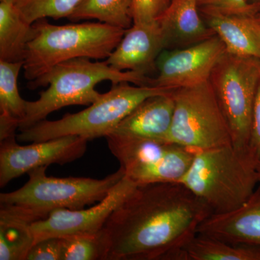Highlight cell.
Masks as SVG:
<instances>
[{
  "instance_id": "1",
  "label": "cell",
  "mask_w": 260,
  "mask_h": 260,
  "mask_svg": "<svg viewBox=\"0 0 260 260\" xmlns=\"http://www.w3.org/2000/svg\"><path fill=\"white\" fill-rule=\"evenodd\" d=\"M211 215L181 183L138 186L104 225L107 260H184V248Z\"/></svg>"
},
{
  "instance_id": "2",
  "label": "cell",
  "mask_w": 260,
  "mask_h": 260,
  "mask_svg": "<svg viewBox=\"0 0 260 260\" xmlns=\"http://www.w3.org/2000/svg\"><path fill=\"white\" fill-rule=\"evenodd\" d=\"M110 80L113 84L133 83L152 86V78L133 71H119L107 61H92L89 58H76L61 62L39 78L28 81V88L35 90L49 88L41 92L35 102H26V114L19 125L20 132L28 129L48 115L69 106H90L102 93L95 90L97 84Z\"/></svg>"
},
{
  "instance_id": "3",
  "label": "cell",
  "mask_w": 260,
  "mask_h": 260,
  "mask_svg": "<svg viewBox=\"0 0 260 260\" xmlns=\"http://www.w3.org/2000/svg\"><path fill=\"white\" fill-rule=\"evenodd\" d=\"M179 183L209 208L212 215L242 207L259 184L257 162L232 144L198 152Z\"/></svg>"
},
{
  "instance_id": "4",
  "label": "cell",
  "mask_w": 260,
  "mask_h": 260,
  "mask_svg": "<svg viewBox=\"0 0 260 260\" xmlns=\"http://www.w3.org/2000/svg\"><path fill=\"white\" fill-rule=\"evenodd\" d=\"M47 167L28 173L29 180L17 190L0 194V213L32 224L58 209L81 210L97 204L124 177L122 169L102 179L48 177Z\"/></svg>"
},
{
  "instance_id": "5",
  "label": "cell",
  "mask_w": 260,
  "mask_h": 260,
  "mask_svg": "<svg viewBox=\"0 0 260 260\" xmlns=\"http://www.w3.org/2000/svg\"><path fill=\"white\" fill-rule=\"evenodd\" d=\"M34 36L24 60V76L30 81L64 61L76 58L107 59L126 30L101 23L52 25L43 18L32 23Z\"/></svg>"
},
{
  "instance_id": "6",
  "label": "cell",
  "mask_w": 260,
  "mask_h": 260,
  "mask_svg": "<svg viewBox=\"0 0 260 260\" xmlns=\"http://www.w3.org/2000/svg\"><path fill=\"white\" fill-rule=\"evenodd\" d=\"M171 90L149 85H131L126 82L113 84L109 92L81 112L65 114L59 120L39 121L20 132L17 140L37 143L69 135L88 140L106 138L147 98Z\"/></svg>"
},
{
  "instance_id": "7",
  "label": "cell",
  "mask_w": 260,
  "mask_h": 260,
  "mask_svg": "<svg viewBox=\"0 0 260 260\" xmlns=\"http://www.w3.org/2000/svg\"><path fill=\"white\" fill-rule=\"evenodd\" d=\"M258 61L225 51L208 80L230 130L233 146L243 151H249L253 112L260 81Z\"/></svg>"
},
{
  "instance_id": "8",
  "label": "cell",
  "mask_w": 260,
  "mask_h": 260,
  "mask_svg": "<svg viewBox=\"0 0 260 260\" xmlns=\"http://www.w3.org/2000/svg\"><path fill=\"white\" fill-rule=\"evenodd\" d=\"M168 142L194 153L232 144L230 130L209 81L174 89Z\"/></svg>"
},
{
  "instance_id": "9",
  "label": "cell",
  "mask_w": 260,
  "mask_h": 260,
  "mask_svg": "<svg viewBox=\"0 0 260 260\" xmlns=\"http://www.w3.org/2000/svg\"><path fill=\"white\" fill-rule=\"evenodd\" d=\"M106 139L124 176L138 186L179 182L190 168L197 153L167 141L112 134Z\"/></svg>"
},
{
  "instance_id": "10",
  "label": "cell",
  "mask_w": 260,
  "mask_h": 260,
  "mask_svg": "<svg viewBox=\"0 0 260 260\" xmlns=\"http://www.w3.org/2000/svg\"><path fill=\"white\" fill-rule=\"evenodd\" d=\"M16 139L13 137L0 141L1 188L36 168L64 165L78 160L85 155L89 141L83 137L69 135L20 145Z\"/></svg>"
},
{
  "instance_id": "11",
  "label": "cell",
  "mask_w": 260,
  "mask_h": 260,
  "mask_svg": "<svg viewBox=\"0 0 260 260\" xmlns=\"http://www.w3.org/2000/svg\"><path fill=\"white\" fill-rule=\"evenodd\" d=\"M225 52L216 35L189 47L164 49L157 59V77L152 86L174 90L206 83Z\"/></svg>"
},
{
  "instance_id": "12",
  "label": "cell",
  "mask_w": 260,
  "mask_h": 260,
  "mask_svg": "<svg viewBox=\"0 0 260 260\" xmlns=\"http://www.w3.org/2000/svg\"><path fill=\"white\" fill-rule=\"evenodd\" d=\"M138 185L125 176L109 194L88 209H58L48 218L30 225L35 242L47 238L93 234L100 232L114 210Z\"/></svg>"
},
{
  "instance_id": "13",
  "label": "cell",
  "mask_w": 260,
  "mask_h": 260,
  "mask_svg": "<svg viewBox=\"0 0 260 260\" xmlns=\"http://www.w3.org/2000/svg\"><path fill=\"white\" fill-rule=\"evenodd\" d=\"M164 49L165 39L158 20L133 23L106 61L119 71L147 75L156 72L157 59Z\"/></svg>"
},
{
  "instance_id": "14",
  "label": "cell",
  "mask_w": 260,
  "mask_h": 260,
  "mask_svg": "<svg viewBox=\"0 0 260 260\" xmlns=\"http://www.w3.org/2000/svg\"><path fill=\"white\" fill-rule=\"evenodd\" d=\"M198 234L260 248V184L240 208L210 215L198 228Z\"/></svg>"
},
{
  "instance_id": "15",
  "label": "cell",
  "mask_w": 260,
  "mask_h": 260,
  "mask_svg": "<svg viewBox=\"0 0 260 260\" xmlns=\"http://www.w3.org/2000/svg\"><path fill=\"white\" fill-rule=\"evenodd\" d=\"M172 91L147 98L111 134L124 138L168 142L174 110Z\"/></svg>"
},
{
  "instance_id": "16",
  "label": "cell",
  "mask_w": 260,
  "mask_h": 260,
  "mask_svg": "<svg viewBox=\"0 0 260 260\" xmlns=\"http://www.w3.org/2000/svg\"><path fill=\"white\" fill-rule=\"evenodd\" d=\"M157 20L164 32L166 49L189 47L215 35L202 18L198 0H172Z\"/></svg>"
},
{
  "instance_id": "17",
  "label": "cell",
  "mask_w": 260,
  "mask_h": 260,
  "mask_svg": "<svg viewBox=\"0 0 260 260\" xmlns=\"http://www.w3.org/2000/svg\"><path fill=\"white\" fill-rule=\"evenodd\" d=\"M200 15L205 24L221 39L227 53L260 60V25L256 15Z\"/></svg>"
},
{
  "instance_id": "18",
  "label": "cell",
  "mask_w": 260,
  "mask_h": 260,
  "mask_svg": "<svg viewBox=\"0 0 260 260\" xmlns=\"http://www.w3.org/2000/svg\"><path fill=\"white\" fill-rule=\"evenodd\" d=\"M24 61L0 60V139L16 135L26 114V102L20 96L18 78Z\"/></svg>"
},
{
  "instance_id": "19",
  "label": "cell",
  "mask_w": 260,
  "mask_h": 260,
  "mask_svg": "<svg viewBox=\"0 0 260 260\" xmlns=\"http://www.w3.org/2000/svg\"><path fill=\"white\" fill-rule=\"evenodd\" d=\"M34 36L32 24L24 20L14 3H0V60H25L27 47Z\"/></svg>"
},
{
  "instance_id": "20",
  "label": "cell",
  "mask_w": 260,
  "mask_h": 260,
  "mask_svg": "<svg viewBox=\"0 0 260 260\" xmlns=\"http://www.w3.org/2000/svg\"><path fill=\"white\" fill-rule=\"evenodd\" d=\"M184 260H260V248L197 234L184 249Z\"/></svg>"
},
{
  "instance_id": "21",
  "label": "cell",
  "mask_w": 260,
  "mask_h": 260,
  "mask_svg": "<svg viewBox=\"0 0 260 260\" xmlns=\"http://www.w3.org/2000/svg\"><path fill=\"white\" fill-rule=\"evenodd\" d=\"M68 18L73 21L96 19L101 23L127 30L134 23L133 0H82Z\"/></svg>"
},
{
  "instance_id": "22",
  "label": "cell",
  "mask_w": 260,
  "mask_h": 260,
  "mask_svg": "<svg viewBox=\"0 0 260 260\" xmlns=\"http://www.w3.org/2000/svg\"><path fill=\"white\" fill-rule=\"evenodd\" d=\"M31 224L0 213V260H25L35 243Z\"/></svg>"
},
{
  "instance_id": "23",
  "label": "cell",
  "mask_w": 260,
  "mask_h": 260,
  "mask_svg": "<svg viewBox=\"0 0 260 260\" xmlns=\"http://www.w3.org/2000/svg\"><path fill=\"white\" fill-rule=\"evenodd\" d=\"M61 260H107L110 242L104 228L93 234L62 237Z\"/></svg>"
},
{
  "instance_id": "24",
  "label": "cell",
  "mask_w": 260,
  "mask_h": 260,
  "mask_svg": "<svg viewBox=\"0 0 260 260\" xmlns=\"http://www.w3.org/2000/svg\"><path fill=\"white\" fill-rule=\"evenodd\" d=\"M82 0H16L15 7L28 23L40 19L69 18Z\"/></svg>"
},
{
  "instance_id": "25",
  "label": "cell",
  "mask_w": 260,
  "mask_h": 260,
  "mask_svg": "<svg viewBox=\"0 0 260 260\" xmlns=\"http://www.w3.org/2000/svg\"><path fill=\"white\" fill-rule=\"evenodd\" d=\"M200 13L255 16L259 10L248 0H198Z\"/></svg>"
},
{
  "instance_id": "26",
  "label": "cell",
  "mask_w": 260,
  "mask_h": 260,
  "mask_svg": "<svg viewBox=\"0 0 260 260\" xmlns=\"http://www.w3.org/2000/svg\"><path fill=\"white\" fill-rule=\"evenodd\" d=\"M170 4L171 0H133L134 23L158 20Z\"/></svg>"
},
{
  "instance_id": "27",
  "label": "cell",
  "mask_w": 260,
  "mask_h": 260,
  "mask_svg": "<svg viewBox=\"0 0 260 260\" xmlns=\"http://www.w3.org/2000/svg\"><path fill=\"white\" fill-rule=\"evenodd\" d=\"M61 238H47L34 243L25 260H61Z\"/></svg>"
},
{
  "instance_id": "28",
  "label": "cell",
  "mask_w": 260,
  "mask_h": 260,
  "mask_svg": "<svg viewBox=\"0 0 260 260\" xmlns=\"http://www.w3.org/2000/svg\"><path fill=\"white\" fill-rule=\"evenodd\" d=\"M249 151L256 162L260 164V81L253 112Z\"/></svg>"
},
{
  "instance_id": "29",
  "label": "cell",
  "mask_w": 260,
  "mask_h": 260,
  "mask_svg": "<svg viewBox=\"0 0 260 260\" xmlns=\"http://www.w3.org/2000/svg\"><path fill=\"white\" fill-rule=\"evenodd\" d=\"M249 2V3L251 4L254 5V6L257 8L258 10H259V13H260V0H248Z\"/></svg>"
},
{
  "instance_id": "30",
  "label": "cell",
  "mask_w": 260,
  "mask_h": 260,
  "mask_svg": "<svg viewBox=\"0 0 260 260\" xmlns=\"http://www.w3.org/2000/svg\"><path fill=\"white\" fill-rule=\"evenodd\" d=\"M258 176H259V184H260V164H257Z\"/></svg>"
},
{
  "instance_id": "31",
  "label": "cell",
  "mask_w": 260,
  "mask_h": 260,
  "mask_svg": "<svg viewBox=\"0 0 260 260\" xmlns=\"http://www.w3.org/2000/svg\"><path fill=\"white\" fill-rule=\"evenodd\" d=\"M1 2H7V3H14L16 2V0H0Z\"/></svg>"
},
{
  "instance_id": "32",
  "label": "cell",
  "mask_w": 260,
  "mask_h": 260,
  "mask_svg": "<svg viewBox=\"0 0 260 260\" xmlns=\"http://www.w3.org/2000/svg\"><path fill=\"white\" fill-rule=\"evenodd\" d=\"M256 18H257L258 21H259V23L260 25V13H258V14L256 15Z\"/></svg>"
},
{
  "instance_id": "33",
  "label": "cell",
  "mask_w": 260,
  "mask_h": 260,
  "mask_svg": "<svg viewBox=\"0 0 260 260\" xmlns=\"http://www.w3.org/2000/svg\"><path fill=\"white\" fill-rule=\"evenodd\" d=\"M258 67H259V70L260 73V60L258 61Z\"/></svg>"
},
{
  "instance_id": "34",
  "label": "cell",
  "mask_w": 260,
  "mask_h": 260,
  "mask_svg": "<svg viewBox=\"0 0 260 260\" xmlns=\"http://www.w3.org/2000/svg\"><path fill=\"white\" fill-rule=\"evenodd\" d=\"M172 0H171V2H172Z\"/></svg>"
}]
</instances>
